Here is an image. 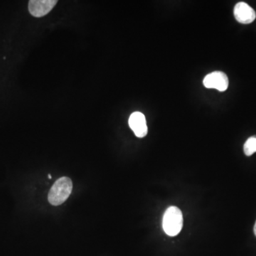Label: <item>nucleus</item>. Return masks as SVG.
<instances>
[{
    "label": "nucleus",
    "instance_id": "5",
    "mask_svg": "<svg viewBox=\"0 0 256 256\" xmlns=\"http://www.w3.org/2000/svg\"><path fill=\"white\" fill-rule=\"evenodd\" d=\"M234 13L236 19L242 24H251L256 18L255 10L243 1L236 4Z\"/></svg>",
    "mask_w": 256,
    "mask_h": 256
},
{
    "label": "nucleus",
    "instance_id": "4",
    "mask_svg": "<svg viewBox=\"0 0 256 256\" xmlns=\"http://www.w3.org/2000/svg\"><path fill=\"white\" fill-rule=\"evenodd\" d=\"M57 2L56 0H31L28 1V11L35 17H41L48 14Z\"/></svg>",
    "mask_w": 256,
    "mask_h": 256
},
{
    "label": "nucleus",
    "instance_id": "1",
    "mask_svg": "<svg viewBox=\"0 0 256 256\" xmlns=\"http://www.w3.org/2000/svg\"><path fill=\"white\" fill-rule=\"evenodd\" d=\"M73 183L71 179L67 177H61L53 184L48 192V202L53 206L64 203L71 195Z\"/></svg>",
    "mask_w": 256,
    "mask_h": 256
},
{
    "label": "nucleus",
    "instance_id": "9",
    "mask_svg": "<svg viewBox=\"0 0 256 256\" xmlns=\"http://www.w3.org/2000/svg\"><path fill=\"white\" fill-rule=\"evenodd\" d=\"M48 178H49V179H51V178H52V177H51V175H48Z\"/></svg>",
    "mask_w": 256,
    "mask_h": 256
},
{
    "label": "nucleus",
    "instance_id": "6",
    "mask_svg": "<svg viewBox=\"0 0 256 256\" xmlns=\"http://www.w3.org/2000/svg\"><path fill=\"white\" fill-rule=\"evenodd\" d=\"M129 125L138 138H142L146 136L148 129L144 114L140 112H135L132 114L129 118Z\"/></svg>",
    "mask_w": 256,
    "mask_h": 256
},
{
    "label": "nucleus",
    "instance_id": "7",
    "mask_svg": "<svg viewBox=\"0 0 256 256\" xmlns=\"http://www.w3.org/2000/svg\"><path fill=\"white\" fill-rule=\"evenodd\" d=\"M244 153L247 156H252L256 152V136L251 137L244 144Z\"/></svg>",
    "mask_w": 256,
    "mask_h": 256
},
{
    "label": "nucleus",
    "instance_id": "8",
    "mask_svg": "<svg viewBox=\"0 0 256 256\" xmlns=\"http://www.w3.org/2000/svg\"><path fill=\"white\" fill-rule=\"evenodd\" d=\"M254 234H255L256 237V222L255 224V226H254Z\"/></svg>",
    "mask_w": 256,
    "mask_h": 256
},
{
    "label": "nucleus",
    "instance_id": "3",
    "mask_svg": "<svg viewBox=\"0 0 256 256\" xmlns=\"http://www.w3.org/2000/svg\"><path fill=\"white\" fill-rule=\"evenodd\" d=\"M203 83L206 88L225 91L229 87V78L223 72L214 71L204 78Z\"/></svg>",
    "mask_w": 256,
    "mask_h": 256
},
{
    "label": "nucleus",
    "instance_id": "2",
    "mask_svg": "<svg viewBox=\"0 0 256 256\" xmlns=\"http://www.w3.org/2000/svg\"><path fill=\"white\" fill-rule=\"evenodd\" d=\"M162 227L167 235L176 237L183 227V215L180 209L170 207L164 214Z\"/></svg>",
    "mask_w": 256,
    "mask_h": 256
}]
</instances>
